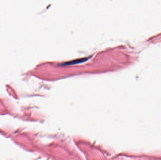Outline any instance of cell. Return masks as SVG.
Returning <instances> with one entry per match:
<instances>
[{
	"label": "cell",
	"mask_w": 161,
	"mask_h": 160,
	"mask_svg": "<svg viewBox=\"0 0 161 160\" xmlns=\"http://www.w3.org/2000/svg\"><path fill=\"white\" fill-rule=\"evenodd\" d=\"M88 59V58H83L78 59H76V60L70 61H69V62H65L62 63V64H63L62 65H66L74 64H76V63H78L83 62H84L86 61Z\"/></svg>",
	"instance_id": "cell-1"
}]
</instances>
